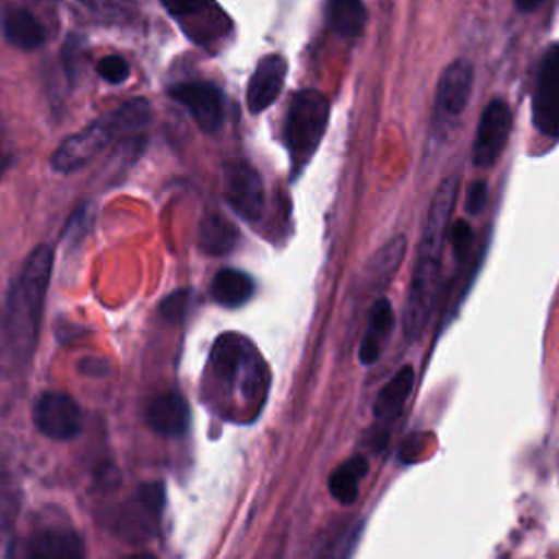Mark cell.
<instances>
[{"mask_svg": "<svg viewBox=\"0 0 559 559\" xmlns=\"http://www.w3.org/2000/svg\"><path fill=\"white\" fill-rule=\"evenodd\" d=\"M33 421L41 435L57 441H68L81 432L83 413L70 395L44 391L33 404Z\"/></svg>", "mask_w": 559, "mask_h": 559, "instance_id": "obj_9", "label": "cell"}, {"mask_svg": "<svg viewBox=\"0 0 559 559\" xmlns=\"http://www.w3.org/2000/svg\"><path fill=\"white\" fill-rule=\"evenodd\" d=\"M35 559H85V546L72 531H48Z\"/></svg>", "mask_w": 559, "mask_h": 559, "instance_id": "obj_23", "label": "cell"}, {"mask_svg": "<svg viewBox=\"0 0 559 559\" xmlns=\"http://www.w3.org/2000/svg\"><path fill=\"white\" fill-rule=\"evenodd\" d=\"M404 251H406V240L404 236H397L393 240H389L380 251L378 255L371 260L373 264L369 266L371 269V275L369 280H376V284H386L389 277L397 271L402 258H404Z\"/></svg>", "mask_w": 559, "mask_h": 559, "instance_id": "obj_25", "label": "cell"}, {"mask_svg": "<svg viewBox=\"0 0 559 559\" xmlns=\"http://www.w3.org/2000/svg\"><path fill=\"white\" fill-rule=\"evenodd\" d=\"M96 72L111 85H118L122 81H127L129 76V61L120 55H107L98 61L96 66Z\"/></svg>", "mask_w": 559, "mask_h": 559, "instance_id": "obj_26", "label": "cell"}, {"mask_svg": "<svg viewBox=\"0 0 559 559\" xmlns=\"http://www.w3.org/2000/svg\"><path fill=\"white\" fill-rule=\"evenodd\" d=\"M393 328V310L389 299L380 297L373 301L371 312H369V321L358 347V358L362 365H373L380 354H382V345L389 338V332Z\"/></svg>", "mask_w": 559, "mask_h": 559, "instance_id": "obj_17", "label": "cell"}, {"mask_svg": "<svg viewBox=\"0 0 559 559\" xmlns=\"http://www.w3.org/2000/svg\"><path fill=\"white\" fill-rule=\"evenodd\" d=\"M286 72L288 63L282 55H266L258 61L247 85V107L251 114H260L277 100L286 81Z\"/></svg>", "mask_w": 559, "mask_h": 559, "instance_id": "obj_13", "label": "cell"}, {"mask_svg": "<svg viewBox=\"0 0 559 559\" xmlns=\"http://www.w3.org/2000/svg\"><path fill=\"white\" fill-rule=\"evenodd\" d=\"M531 118L546 138H559V44L546 48L535 79Z\"/></svg>", "mask_w": 559, "mask_h": 559, "instance_id": "obj_8", "label": "cell"}, {"mask_svg": "<svg viewBox=\"0 0 559 559\" xmlns=\"http://www.w3.org/2000/svg\"><path fill=\"white\" fill-rule=\"evenodd\" d=\"M183 26V31L201 44L221 37L229 31L231 22L216 4H164Z\"/></svg>", "mask_w": 559, "mask_h": 559, "instance_id": "obj_14", "label": "cell"}, {"mask_svg": "<svg viewBox=\"0 0 559 559\" xmlns=\"http://www.w3.org/2000/svg\"><path fill=\"white\" fill-rule=\"evenodd\" d=\"M413 380H415L413 367L406 365L380 389V393L376 395V402H373V415L378 421L397 419V415L402 413V408L413 391Z\"/></svg>", "mask_w": 559, "mask_h": 559, "instance_id": "obj_18", "label": "cell"}, {"mask_svg": "<svg viewBox=\"0 0 559 559\" xmlns=\"http://www.w3.org/2000/svg\"><path fill=\"white\" fill-rule=\"evenodd\" d=\"M116 135H122L114 114H107L81 131L66 138L52 153V168L59 173H72L92 162Z\"/></svg>", "mask_w": 559, "mask_h": 559, "instance_id": "obj_7", "label": "cell"}, {"mask_svg": "<svg viewBox=\"0 0 559 559\" xmlns=\"http://www.w3.org/2000/svg\"><path fill=\"white\" fill-rule=\"evenodd\" d=\"M4 39L20 50H35L44 46L48 33L39 17L24 7H9L0 17Z\"/></svg>", "mask_w": 559, "mask_h": 559, "instance_id": "obj_16", "label": "cell"}, {"mask_svg": "<svg viewBox=\"0 0 559 559\" xmlns=\"http://www.w3.org/2000/svg\"><path fill=\"white\" fill-rule=\"evenodd\" d=\"M210 367L223 384L240 393L245 404L260 406L269 389V371L255 347L240 334L227 332L216 338Z\"/></svg>", "mask_w": 559, "mask_h": 559, "instance_id": "obj_3", "label": "cell"}, {"mask_svg": "<svg viewBox=\"0 0 559 559\" xmlns=\"http://www.w3.org/2000/svg\"><path fill=\"white\" fill-rule=\"evenodd\" d=\"M511 120L513 118L507 100L493 98L485 105L476 127L474 146H472V157L476 166L489 168L496 164V159L507 146V140L511 133Z\"/></svg>", "mask_w": 559, "mask_h": 559, "instance_id": "obj_11", "label": "cell"}, {"mask_svg": "<svg viewBox=\"0 0 559 559\" xmlns=\"http://www.w3.org/2000/svg\"><path fill=\"white\" fill-rule=\"evenodd\" d=\"M367 467L369 465L365 456H352L345 463H341L330 476L332 496L343 504L354 502V498L358 496V485L367 474Z\"/></svg>", "mask_w": 559, "mask_h": 559, "instance_id": "obj_21", "label": "cell"}, {"mask_svg": "<svg viewBox=\"0 0 559 559\" xmlns=\"http://www.w3.org/2000/svg\"><path fill=\"white\" fill-rule=\"evenodd\" d=\"M330 103L317 90H301L293 96L286 114L284 138L286 148L293 162V170L297 173L301 166L310 162L314 151L319 148L323 133L328 129Z\"/></svg>", "mask_w": 559, "mask_h": 559, "instance_id": "obj_4", "label": "cell"}, {"mask_svg": "<svg viewBox=\"0 0 559 559\" xmlns=\"http://www.w3.org/2000/svg\"><path fill=\"white\" fill-rule=\"evenodd\" d=\"M448 238L452 242V249H454V255L461 260V255H465V251L469 249L472 245V229L465 221H456L452 225V229L448 231Z\"/></svg>", "mask_w": 559, "mask_h": 559, "instance_id": "obj_28", "label": "cell"}, {"mask_svg": "<svg viewBox=\"0 0 559 559\" xmlns=\"http://www.w3.org/2000/svg\"><path fill=\"white\" fill-rule=\"evenodd\" d=\"M474 83V66L467 59H454L439 76L432 107V133L443 135L463 114Z\"/></svg>", "mask_w": 559, "mask_h": 559, "instance_id": "obj_5", "label": "cell"}, {"mask_svg": "<svg viewBox=\"0 0 559 559\" xmlns=\"http://www.w3.org/2000/svg\"><path fill=\"white\" fill-rule=\"evenodd\" d=\"M52 273V249L39 245L31 251L9 286L0 308V365L20 369L33 358L44 301Z\"/></svg>", "mask_w": 559, "mask_h": 559, "instance_id": "obj_1", "label": "cell"}, {"mask_svg": "<svg viewBox=\"0 0 559 559\" xmlns=\"http://www.w3.org/2000/svg\"><path fill=\"white\" fill-rule=\"evenodd\" d=\"M170 96L179 100L194 118L201 131L214 133L223 124L225 98L221 87L210 81H183L170 87Z\"/></svg>", "mask_w": 559, "mask_h": 559, "instance_id": "obj_12", "label": "cell"}, {"mask_svg": "<svg viewBox=\"0 0 559 559\" xmlns=\"http://www.w3.org/2000/svg\"><path fill=\"white\" fill-rule=\"evenodd\" d=\"M360 528H362L360 522H352V524L334 531L332 535L325 537V542L317 550L314 559H349L360 539Z\"/></svg>", "mask_w": 559, "mask_h": 559, "instance_id": "obj_24", "label": "cell"}, {"mask_svg": "<svg viewBox=\"0 0 559 559\" xmlns=\"http://www.w3.org/2000/svg\"><path fill=\"white\" fill-rule=\"evenodd\" d=\"M328 22L343 37H356L367 22V9L358 0H334L328 4Z\"/></svg>", "mask_w": 559, "mask_h": 559, "instance_id": "obj_22", "label": "cell"}, {"mask_svg": "<svg viewBox=\"0 0 559 559\" xmlns=\"http://www.w3.org/2000/svg\"><path fill=\"white\" fill-rule=\"evenodd\" d=\"M456 194H459V179L448 177L437 186L428 205V218L419 238L413 277H411L408 295L404 301V310H402V332L411 341L421 336L439 295L443 245L448 240V225H450Z\"/></svg>", "mask_w": 559, "mask_h": 559, "instance_id": "obj_2", "label": "cell"}, {"mask_svg": "<svg viewBox=\"0 0 559 559\" xmlns=\"http://www.w3.org/2000/svg\"><path fill=\"white\" fill-rule=\"evenodd\" d=\"M253 288V280L247 273L238 269H221L210 284V295L216 304L225 308H238L249 301Z\"/></svg>", "mask_w": 559, "mask_h": 559, "instance_id": "obj_19", "label": "cell"}, {"mask_svg": "<svg viewBox=\"0 0 559 559\" xmlns=\"http://www.w3.org/2000/svg\"><path fill=\"white\" fill-rule=\"evenodd\" d=\"M238 229L221 214H207L199 227V247L207 255H225L234 249Z\"/></svg>", "mask_w": 559, "mask_h": 559, "instance_id": "obj_20", "label": "cell"}, {"mask_svg": "<svg viewBox=\"0 0 559 559\" xmlns=\"http://www.w3.org/2000/svg\"><path fill=\"white\" fill-rule=\"evenodd\" d=\"M188 304H190V290L188 288H181L173 295H168L162 306H159V312L164 319L168 321H181L188 312Z\"/></svg>", "mask_w": 559, "mask_h": 559, "instance_id": "obj_27", "label": "cell"}, {"mask_svg": "<svg viewBox=\"0 0 559 559\" xmlns=\"http://www.w3.org/2000/svg\"><path fill=\"white\" fill-rule=\"evenodd\" d=\"M487 203V183L476 179L467 186V192H465V210L469 214H478Z\"/></svg>", "mask_w": 559, "mask_h": 559, "instance_id": "obj_29", "label": "cell"}, {"mask_svg": "<svg viewBox=\"0 0 559 559\" xmlns=\"http://www.w3.org/2000/svg\"><path fill=\"white\" fill-rule=\"evenodd\" d=\"M223 190L231 210L245 221H258L264 212V183L247 162H227L223 166Z\"/></svg>", "mask_w": 559, "mask_h": 559, "instance_id": "obj_10", "label": "cell"}, {"mask_svg": "<svg viewBox=\"0 0 559 559\" xmlns=\"http://www.w3.org/2000/svg\"><path fill=\"white\" fill-rule=\"evenodd\" d=\"M146 421L164 437H181L190 426V408L186 397L177 391L155 395L146 406Z\"/></svg>", "mask_w": 559, "mask_h": 559, "instance_id": "obj_15", "label": "cell"}, {"mask_svg": "<svg viewBox=\"0 0 559 559\" xmlns=\"http://www.w3.org/2000/svg\"><path fill=\"white\" fill-rule=\"evenodd\" d=\"M127 559H155V557L148 555V552H135V555H131V557H127Z\"/></svg>", "mask_w": 559, "mask_h": 559, "instance_id": "obj_30", "label": "cell"}, {"mask_svg": "<svg viewBox=\"0 0 559 559\" xmlns=\"http://www.w3.org/2000/svg\"><path fill=\"white\" fill-rule=\"evenodd\" d=\"M162 509H164V485L146 483L138 487L131 500L120 509L114 528L129 544H144L157 533Z\"/></svg>", "mask_w": 559, "mask_h": 559, "instance_id": "obj_6", "label": "cell"}]
</instances>
